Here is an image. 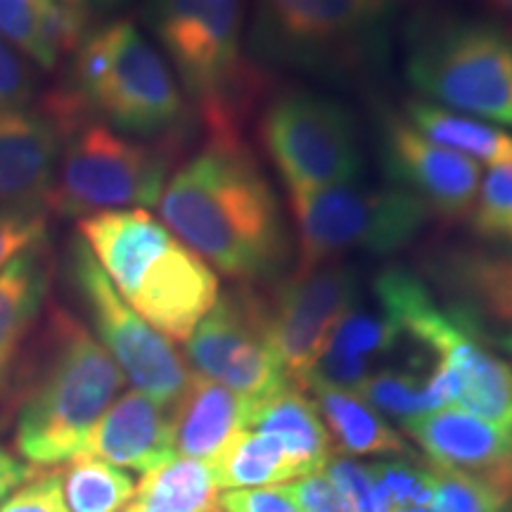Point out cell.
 <instances>
[{
  "label": "cell",
  "instance_id": "1",
  "mask_svg": "<svg viewBox=\"0 0 512 512\" xmlns=\"http://www.w3.org/2000/svg\"><path fill=\"white\" fill-rule=\"evenodd\" d=\"M162 223L204 264L240 285H268L290 266L283 209L245 140H207L171 174Z\"/></svg>",
  "mask_w": 512,
  "mask_h": 512
},
{
  "label": "cell",
  "instance_id": "2",
  "mask_svg": "<svg viewBox=\"0 0 512 512\" xmlns=\"http://www.w3.org/2000/svg\"><path fill=\"white\" fill-rule=\"evenodd\" d=\"M124 384L93 332L67 309L50 306L38 356L19 384L15 453L43 470L79 456Z\"/></svg>",
  "mask_w": 512,
  "mask_h": 512
},
{
  "label": "cell",
  "instance_id": "3",
  "mask_svg": "<svg viewBox=\"0 0 512 512\" xmlns=\"http://www.w3.org/2000/svg\"><path fill=\"white\" fill-rule=\"evenodd\" d=\"M79 238L119 297L171 342H185L219 302L214 268L143 209L79 219Z\"/></svg>",
  "mask_w": 512,
  "mask_h": 512
},
{
  "label": "cell",
  "instance_id": "4",
  "mask_svg": "<svg viewBox=\"0 0 512 512\" xmlns=\"http://www.w3.org/2000/svg\"><path fill=\"white\" fill-rule=\"evenodd\" d=\"M247 0H147L145 22L195 102L207 140H245L268 74L247 57Z\"/></svg>",
  "mask_w": 512,
  "mask_h": 512
},
{
  "label": "cell",
  "instance_id": "5",
  "mask_svg": "<svg viewBox=\"0 0 512 512\" xmlns=\"http://www.w3.org/2000/svg\"><path fill=\"white\" fill-rule=\"evenodd\" d=\"M62 126V150L46 207L64 219H86L133 204H157L174 174L181 138L152 143L107 126L76 102L67 88L46 100Z\"/></svg>",
  "mask_w": 512,
  "mask_h": 512
},
{
  "label": "cell",
  "instance_id": "6",
  "mask_svg": "<svg viewBox=\"0 0 512 512\" xmlns=\"http://www.w3.org/2000/svg\"><path fill=\"white\" fill-rule=\"evenodd\" d=\"M373 292L403 339L446 375L453 408L512 432V366L491 349L475 320L458 306H441L425 280L401 266L384 268Z\"/></svg>",
  "mask_w": 512,
  "mask_h": 512
},
{
  "label": "cell",
  "instance_id": "7",
  "mask_svg": "<svg viewBox=\"0 0 512 512\" xmlns=\"http://www.w3.org/2000/svg\"><path fill=\"white\" fill-rule=\"evenodd\" d=\"M67 91L126 136L181 138L188 124V102L171 67L131 19H112L86 36Z\"/></svg>",
  "mask_w": 512,
  "mask_h": 512
},
{
  "label": "cell",
  "instance_id": "8",
  "mask_svg": "<svg viewBox=\"0 0 512 512\" xmlns=\"http://www.w3.org/2000/svg\"><path fill=\"white\" fill-rule=\"evenodd\" d=\"M406 74L427 102L512 126V34L494 22L415 19Z\"/></svg>",
  "mask_w": 512,
  "mask_h": 512
},
{
  "label": "cell",
  "instance_id": "9",
  "mask_svg": "<svg viewBox=\"0 0 512 512\" xmlns=\"http://www.w3.org/2000/svg\"><path fill=\"white\" fill-rule=\"evenodd\" d=\"M299 259L294 271L339 264L344 254H394L422 235L432 211L399 185L356 181L290 192Z\"/></svg>",
  "mask_w": 512,
  "mask_h": 512
},
{
  "label": "cell",
  "instance_id": "10",
  "mask_svg": "<svg viewBox=\"0 0 512 512\" xmlns=\"http://www.w3.org/2000/svg\"><path fill=\"white\" fill-rule=\"evenodd\" d=\"M399 0H254L252 41L273 60L313 69L366 67L384 50Z\"/></svg>",
  "mask_w": 512,
  "mask_h": 512
},
{
  "label": "cell",
  "instance_id": "11",
  "mask_svg": "<svg viewBox=\"0 0 512 512\" xmlns=\"http://www.w3.org/2000/svg\"><path fill=\"white\" fill-rule=\"evenodd\" d=\"M67 278L91 320L95 339L117 363L124 380L171 411L192 377L174 342L145 323L119 297L81 238L69 245Z\"/></svg>",
  "mask_w": 512,
  "mask_h": 512
},
{
  "label": "cell",
  "instance_id": "12",
  "mask_svg": "<svg viewBox=\"0 0 512 512\" xmlns=\"http://www.w3.org/2000/svg\"><path fill=\"white\" fill-rule=\"evenodd\" d=\"M259 138L290 192L351 183L363 169L354 119L325 95L275 93L261 112Z\"/></svg>",
  "mask_w": 512,
  "mask_h": 512
},
{
  "label": "cell",
  "instance_id": "13",
  "mask_svg": "<svg viewBox=\"0 0 512 512\" xmlns=\"http://www.w3.org/2000/svg\"><path fill=\"white\" fill-rule=\"evenodd\" d=\"M259 287L266 337L287 380L304 389L332 332L358 304V278L349 266L328 264Z\"/></svg>",
  "mask_w": 512,
  "mask_h": 512
},
{
  "label": "cell",
  "instance_id": "14",
  "mask_svg": "<svg viewBox=\"0 0 512 512\" xmlns=\"http://www.w3.org/2000/svg\"><path fill=\"white\" fill-rule=\"evenodd\" d=\"M185 363L195 375L228 387L247 406L290 384L266 337L256 285L219 294L214 309L185 339Z\"/></svg>",
  "mask_w": 512,
  "mask_h": 512
},
{
  "label": "cell",
  "instance_id": "15",
  "mask_svg": "<svg viewBox=\"0 0 512 512\" xmlns=\"http://www.w3.org/2000/svg\"><path fill=\"white\" fill-rule=\"evenodd\" d=\"M382 147L394 185L418 197L437 219H470L482 183L475 159L434 143L396 114L382 119Z\"/></svg>",
  "mask_w": 512,
  "mask_h": 512
},
{
  "label": "cell",
  "instance_id": "16",
  "mask_svg": "<svg viewBox=\"0 0 512 512\" xmlns=\"http://www.w3.org/2000/svg\"><path fill=\"white\" fill-rule=\"evenodd\" d=\"M401 430L439 470L494 479L512 491V432L460 408H437Z\"/></svg>",
  "mask_w": 512,
  "mask_h": 512
},
{
  "label": "cell",
  "instance_id": "17",
  "mask_svg": "<svg viewBox=\"0 0 512 512\" xmlns=\"http://www.w3.org/2000/svg\"><path fill=\"white\" fill-rule=\"evenodd\" d=\"M62 150V126L43 110L0 112V209L46 204Z\"/></svg>",
  "mask_w": 512,
  "mask_h": 512
},
{
  "label": "cell",
  "instance_id": "18",
  "mask_svg": "<svg viewBox=\"0 0 512 512\" xmlns=\"http://www.w3.org/2000/svg\"><path fill=\"white\" fill-rule=\"evenodd\" d=\"M432 273L489 342L512 351V249H451L432 256Z\"/></svg>",
  "mask_w": 512,
  "mask_h": 512
},
{
  "label": "cell",
  "instance_id": "19",
  "mask_svg": "<svg viewBox=\"0 0 512 512\" xmlns=\"http://www.w3.org/2000/svg\"><path fill=\"white\" fill-rule=\"evenodd\" d=\"M83 453L126 472L157 470L176 458L169 408L138 389L121 394L88 434Z\"/></svg>",
  "mask_w": 512,
  "mask_h": 512
},
{
  "label": "cell",
  "instance_id": "20",
  "mask_svg": "<svg viewBox=\"0 0 512 512\" xmlns=\"http://www.w3.org/2000/svg\"><path fill=\"white\" fill-rule=\"evenodd\" d=\"M53 273L55 256L48 238L0 271V399L17 380L24 349L50 299Z\"/></svg>",
  "mask_w": 512,
  "mask_h": 512
},
{
  "label": "cell",
  "instance_id": "21",
  "mask_svg": "<svg viewBox=\"0 0 512 512\" xmlns=\"http://www.w3.org/2000/svg\"><path fill=\"white\" fill-rule=\"evenodd\" d=\"M169 415L176 458L200 460L211 467L245 430L247 401L223 384L192 373Z\"/></svg>",
  "mask_w": 512,
  "mask_h": 512
},
{
  "label": "cell",
  "instance_id": "22",
  "mask_svg": "<svg viewBox=\"0 0 512 512\" xmlns=\"http://www.w3.org/2000/svg\"><path fill=\"white\" fill-rule=\"evenodd\" d=\"M406 342L399 325L380 306L363 309L356 304L339 320L328 347L318 358L311 380L335 384L356 392L377 370L387 368V361Z\"/></svg>",
  "mask_w": 512,
  "mask_h": 512
},
{
  "label": "cell",
  "instance_id": "23",
  "mask_svg": "<svg viewBox=\"0 0 512 512\" xmlns=\"http://www.w3.org/2000/svg\"><path fill=\"white\" fill-rule=\"evenodd\" d=\"M306 394L316 403L335 453L347 458H413L415 451L387 418L351 389L309 380Z\"/></svg>",
  "mask_w": 512,
  "mask_h": 512
},
{
  "label": "cell",
  "instance_id": "24",
  "mask_svg": "<svg viewBox=\"0 0 512 512\" xmlns=\"http://www.w3.org/2000/svg\"><path fill=\"white\" fill-rule=\"evenodd\" d=\"M245 430L268 434L278 441L302 477L323 472L330 458L337 456L316 403L294 384H287L266 399L249 403Z\"/></svg>",
  "mask_w": 512,
  "mask_h": 512
},
{
  "label": "cell",
  "instance_id": "25",
  "mask_svg": "<svg viewBox=\"0 0 512 512\" xmlns=\"http://www.w3.org/2000/svg\"><path fill=\"white\" fill-rule=\"evenodd\" d=\"M406 121L434 143L489 166L512 162V136L503 128L427 100L406 102Z\"/></svg>",
  "mask_w": 512,
  "mask_h": 512
},
{
  "label": "cell",
  "instance_id": "26",
  "mask_svg": "<svg viewBox=\"0 0 512 512\" xmlns=\"http://www.w3.org/2000/svg\"><path fill=\"white\" fill-rule=\"evenodd\" d=\"M219 486L200 460L174 458L147 472L124 512H219Z\"/></svg>",
  "mask_w": 512,
  "mask_h": 512
},
{
  "label": "cell",
  "instance_id": "27",
  "mask_svg": "<svg viewBox=\"0 0 512 512\" xmlns=\"http://www.w3.org/2000/svg\"><path fill=\"white\" fill-rule=\"evenodd\" d=\"M211 475L219 491L283 486L302 477L278 441L254 430H242L230 441L219 460L211 465Z\"/></svg>",
  "mask_w": 512,
  "mask_h": 512
},
{
  "label": "cell",
  "instance_id": "28",
  "mask_svg": "<svg viewBox=\"0 0 512 512\" xmlns=\"http://www.w3.org/2000/svg\"><path fill=\"white\" fill-rule=\"evenodd\" d=\"M69 512H124L136 494V482L117 465L79 453L60 470Z\"/></svg>",
  "mask_w": 512,
  "mask_h": 512
},
{
  "label": "cell",
  "instance_id": "29",
  "mask_svg": "<svg viewBox=\"0 0 512 512\" xmlns=\"http://www.w3.org/2000/svg\"><path fill=\"white\" fill-rule=\"evenodd\" d=\"M375 489V512H437L434 467L413 458L368 463Z\"/></svg>",
  "mask_w": 512,
  "mask_h": 512
},
{
  "label": "cell",
  "instance_id": "30",
  "mask_svg": "<svg viewBox=\"0 0 512 512\" xmlns=\"http://www.w3.org/2000/svg\"><path fill=\"white\" fill-rule=\"evenodd\" d=\"M437 477V512H501L512 491L494 479L467 475L456 470H439Z\"/></svg>",
  "mask_w": 512,
  "mask_h": 512
},
{
  "label": "cell",
  "instance_id": "31",
  "mask_svg": "<svg viewBox=\"0 0 512 512\" xmlns=\"http://www.w3.org/2000/svg\"><path fill=\"white\" fill-rule=\"evenodd\" d=\"M470 226L482 238H508L512 230V162L489 166L482 174Z\"/></svg>",
  "mask_w": 512,
  "mask_h": 512
},
{
  "label": "cell",
  "instance_id": "32",
  "mask_svg": "<svg viewBox=\"0 0 512 512\" xmlns=\"http://www.w3.org/2000/svg\"><path fill=\"white\" fill-rule=\"evenodd\" d=\"M43 12L46 0H0V38L50 72L53 67L43 46Z\"/></svg>",
  "mask_w": 512,
  "mask_h": 512
},
{
  "label": "cell",
  "instance_id": "33",
  "mask_svg": "<svg viewBox=\"0 0 512 512\" xmlns=\"http://www.w3.org/2000/svg\"><path fill=\"white\" fill-rule=\"evenodd\" d=\"M43 238H48L46 204L0 209V271Z\"/></svg>",
  "mask_w": 512,
  "mask_h": 512
},
{
  "label": "cell",
  "instance_id": "34",
  "mask_svg": "<svg viewBox=\"0 0 512 512\" xmlns=\"http://www.w3.org/2000/svg\"><path fill=\"white\" fill-rule=\"evenodd\" d=\"M34 88V72L27 60L0 38V112L27 110Z\"/></svg>",
  "mask_w": 512,
  "mask_h": 512
},
{
  "label": "cell",
  "instance_id": "35",
  "mask_svg": "<svg viewBox=\"0 0 512 512\" xmlns=\"http://www.w3.org/2000/svg\"><path fill=\"white\" fill-rule=\"evenodd\" d=\"M0 512H69L62 494L60 470H46L22 484Z\"/></svg>",
  "mask_w": 512,
  "mask_h": 512
},
{
  "label": "cell",
  "instance_id": "36",
  "mask_svg": "<svg viewBox=\"0 0 512 512\" xmlns=\"http://www.w3.org/2000/svg\"><path fill=\"white\" fill-rule=\"evenodd\" d=\"M280 489L304 512H354L351 503L330 482L325 472H313V475L299 477L294 482L283 484Z\"/></svg>",
  "mask_w": 512,
  "mask_h": 512
},
{
  "label": "cell",
  "instance_id": "37",
  "mask_svg": "<svg viewBox=\"0 0 512 512\" xmlns=\"http://www.w3.org/2000/svg\"><path fill=\"white\" fill-rule=\"evenodd\" d=\"M216 505L219 512H304L280 486L223 491Z\"/></svg>",
  "mask_w": 512,
  "mask_h": 512
},
{
  "label": "cell",
  "instance_id": "38",
  "mask_svg": "<svg viewBox=\"0 0 512 512\" xmlns=\"http://www.w3.org/2000/svg\"><path fill=\"white\" fill-rule=\"evenodd\" d=\"M36 475V467L24 463L17 453L0 446V508L15 494L22 484H27Z\"/></svg>",
  "mask_w": 512,
  "mask_h": 512
},
{
  "label": "cell",
  "instance_id": "39",
  "mask_svg": "<svg viewBox=\"0 0 512 512\" xmlns=\"http://www.w3.org/2000/svg\"><path fill=\"white\" fill-rule=\"evenodd\" d=\"M128 0H91L93 15H112L119 8H124Z\"/></svg>",
  "mask_w": 512,
  "mask_h": 512
},
{
  "label": "cell",
  "instance_id": "40",
  "mask_svg": "<svg viewBox=\"0 0 512 512\" xmlns=\"http://www.w3.org/2000/svg\"><path fill=\"white\" fill-rule=\"evenodd\" d=\"M484 3H489L491 8H496L498 12H503V15L512 17V0H484Z\"/></svg>",
  "mask_w": 512,
  "mask_h": 512
},
{
  "label": "cell",
  "instance_id": "41",
  "mask_svg": "<svg viewBox=\"0 0 512 512\" xmlns=\"http://www.w3.org/2000/svg\"><path fill=\"white\" fill-rule=\"evenodd\" d=\"M53 3L67 5V8H76V10H91V0H53Z\"/></svg>",
  "mask_w": 512,
  "mask_h": 512
},
{
  "label": "cell",
  "instance_id": "42",
  "mask_svg": "<svg viewBox=\"0 0 512 512\" xmlns=\"http://www.w3.org/2000/svg\"><path fill=\"white\" fill-rule=\"evenodd\" d=\"M501 512H512V494H510L508 501H505V505H503V510H501Z\"/></svg>",
  "mask_w": 512,
  "mask_h": 512
},
{
  "label": "cell",
  "instance_id": "43",
  "mask_svg": "<svg viewBox=\"0 0 512 512\" xmlns=\"http://www.w3.org/2000/svg\"><path fill=\"white\" fill-rule=\"evenodd\" d=\"M508 238H510V240H512V230H510V235H508Z\"/></svg>",
  "mask_w": 512,
  "mask_h": 512
}]
</instances>
